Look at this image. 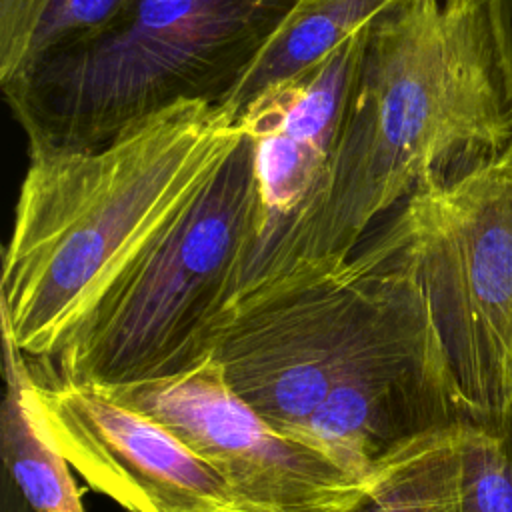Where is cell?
Wrapping results in <instances>:
<instances>
[{"mask_svg": "<svg viewBox=\"0 0 512 512\" xmlns=\"http://www.w3.org/2000/svg\"><path fill=\"white\" fill-rule=\"evenodd\" d=\"M510 148L512 70L490 0H398L368 26L322 204L248 264L240 290L298 262L350 256L410 194Z\"/></svg>", "mask_w": 512, "mask_h": 512, "instance_id": "obj_1", "label": "cell"}, {"mask_svg": "<svg viewBox=\"0 0 512 512\" xmlns=\"http://www.w3.org/2000/svg\"><path fill=\"white\" fill-rule=\"evenodd\" d=\"M228 106L182 102L92 150L32 156L2 256L0 322L54 360L240 142Z\"/></svg>", "mask_w": 512, "mask_h": 512, "instance_id": "obj_2", "label": "cell"}, {"mask_svg": "<svg viewBox=\"0 0 512 512\" xmlns=\"http://www.w3.org/2000/svg\"><path fill=\"white\" fill-rule=\"evenodd\" d=\"M296 0H128L2 88L28 156L92 150L182 102L224 106Z\"/></svg>", "mask_w": 512, "mask_h": 512, "instance_id": "obj_3", "label": "cell"}, {"mask_svg": "<svg viewBox=\"0 0 512 512\" xmlns=\"http://www.w3.org/2000/svg\"><path fill=\"white\" fill-rule=\"evenodd\" d=\"M262 234L254 146L240 142L54 358L60 378L120 386L176 374L208 354Z\"/></svg>", "mask_w": 512, "mask_h": 512, "instance_id": "obj_4", "label": "cell"}, {"mask_svg": "<svg viewBox=\"0 0 512 512\" xmlns=\"http://www.w3.org/2000/svg\"><path fill=\"white\" fill-rule=\"evenodd\" d=\"M406 266L404 232L392 216L346 258L298 262L240 290L216 320L208 352L238 396L302 442Z\"/></svg>", "mask_w": 512, "mask_h": 512, "instance_id": "obj_5", "label": "cell"}, {"mask_svg": "<svg viewBox=\"0 0 512 512\" xmlns=\"http://www.w3.org/2000/svg\"><path fill=\"white\" fill-rule=\"evenodd\" d=\"M470 420L512 402V148L394 214Z\"/></svg>", "mask_w": 512, "mask_h": 512, "instance_id": "obj_6", "label": "cell"}, {"mask_svg": "<svg viewBox=\"0 0 512 512\" xmlns=\"http://www.w3.org/2000/svg\"><path fill=\"white\" fill-rule=\"evenodd\" d=\"M464 420L470 414L408 258L396 290L310 416L302 442L364 482L394 446Z\"/></svg>", "mask_w": 512, "mask_h": 512, "instance_id": "obj_7", "label": "cell"}, {"mask_svg": "<svg viewBox=\"0 0 512 512\" xmlns=\"http://www.w3.org/2000/svg\"><path fill=\"white\" fill-rule=\"evenodd\" d=\"M104 390L160 422L252 508L342 510L364 488L326 454L264 420L226 382L210 352L176 374Z\"/></svg>", "mask_w": 512, "mask_h": 512, "instance_id": "obj_8", "label": "cell"}, {"mask_svg": "<svg viewBox=\"0 0 512 512\" xmlns=\"http://www.w3.org/2000/svg\"><path fill=\"white\" fill-rule=\"evenodd\" d=\"M30 402L70 468L128 512L260 510L160 422L96 384L34 376Z\"/></svg>", "mask_w": 512, "mask_h": 512, "instance_id": "obj_9", "label": "cell"}, {"mask_svg": "<svg viewBox=\"0 0 512 512\" xmlns=\"http://www.w3.org/2000/svg\"><path fill=\"white\" fill-rule=\"evenodd\" d=\"M368 26L320 64L264 88L240 110L238 122L254 146L262 204V234L248 264L306 224L322 204Z\"/></svg>", "mask_w": 512, "mask_h": 512, "instance_id": "obj_10", "label": "cell"}, {"mask_svg": "<svg viewBox=\"0 0 512 512\" xmlns=\"http://www.w3.org/2000/svg\"><path fill=\"white\" fill-rule=\"evenodd\" d=\"M2 350L6 394L0 444L6 476L34 512H86L70 464L36 420L30 402L34 372L6 328H2Z\"/></svg>", "mask_w": 512, "mask_h": 512, "instance_id": "obj_11", "label": "cell"}, {"mask_svg": "<svg viewBox=\"0 0 512 512\" xmlns=\"http://www.w3.org/2000/svg\"><path fill=\"white\" fill-rule=\"evenodd\" d=\"M398 0H296L270 36L228 106L236 118L264 88L320 64Z\"/></svg>", "mask_w": 512, "mask_h": 512, "instance_id": "obj_12", "label": "cell"}, {"mask_svg": "<svg viewBox=\"0 0 512 512\" xmlns=\"http://www.w3.org/2000/svg\"><path fill=\"white\" fill-rule=\"evenodd\" d=\"M464 422L394 446L374 462L362 492L344 512H462Z\"/></svg>", "mask_w": 512, "mask_h": 512, "instance_id": "obj_13", "label": "cell"}, {"mask_svg": "<svg viewBox=\"0 0 512 512\" xmlns=\"http://www.w3.org/2000/svg\"><path fill=\"white\" fill-rule=\"evenodd\" d=\"M128 0H0V86L94 36Z\"/></svg>", "mask_w": 512, "mask_h": 512, "instance_id": "obj_14", "label": "cell"}, {"mask_svg": "<svg viewBox=\"0 0 512 512\" xmlns=\"http://www.w3.org/2000/svg\"><path fill=\"white\" fill-rule=\"evenodd\" d=\"M462 512H512V402L462 424Z\"/></svg>", "mask_w": 512, "mask_h": 512, "instance_id": "obj_15", "label": "cell"}, {"mask_svg": "<svg viewBox=\"0 0 512 512\" xmlns=\"http://www.w3.org/2000/svg\"><path fill=\"white\" fill-rule=\"evenodd\" d=\"M496 34L512 70V0H490Z\"/></svg>", "mask_w": 512, "mask_h": 512, "instance_id": "obj_16", "label": "cell"}, {"mask_svg": "<svg viewBox=\"0 0 512 512\" xmlns=\"http://www.w3.org/2000/svg\"><path fill=\"white\" fill-rule=\"evenodd\" d=\"M346 508H342V510H328V512H344ZM244 512H274V510H244Z\"/></svg>", "mask_w": 512, "mask_h": 512, "instance_id": "obj_17", "label": "cell"}]
</instances>
